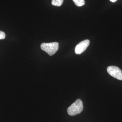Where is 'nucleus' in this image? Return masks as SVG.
Wrapping results in <instances>:
<instances>
[{
    "label": "nucleus",
    "instance_id": "obj_1",
    "mask_svg": "<svg viewBox=\"0 0 122 122\" xmlns=\"http://www.w3.org/2000/svg\"><path fill=\"white\" fill-rule=\"evenodd\" d=\"M83 109V102L80 99H77L67 109L68 114L74 116L81 113Z\"/></svg>",
    "mask_w": 122,
    "mask_h": 122
},
{
    "label": "nucleus",
    "instance_id": "obj_2",
    "mask_svg": "<svg viewBox=\"0 0 122 122\" xmlns=\"http://www.w3.org/2000/svg\"><path fill=\"white\" fill-rule=\"evenodd\" d=\"M41 48L47 52L49 55L52 56L56 53L59 48V44L57 42L43 43L40 45Z\"/></svg>",
    "mask_w": 122,
    "mask_h": 122
},
{
    "label": "nucleus",
    "instance_id": "obj_3",
    "mask_svg": "<svg viewBox=\"0 0 122 122\" xmlns=\"http://www.w3.org/2000/svg\"><path fill=\"white\" fill-rule=\"evenodd\" d=\"M107 71L111 76L119 80H122V71L117 66H109L107 68Z\"/></svg>",
    "mask_w": 122,
    "mask_h": 122
},
{
    "label": "nucleus",
    "instance_id": "obj_4",
    "mask_svg": "<svg viewBox=\"0 0 122 122\" xmlns=\"http://www.w3.org/2000/svg\"><path fill=\"white\" fill-rule=\"evenodd\" d=\"M90 43V41L88 39H86L81 41L76 46L75 52L76 54H81L87 49Z\"/></svg>",
    "mask_w": 122,
    "mask_h": 122
},
{
    "label": "nucleus",
    "instance_id": "obj_5",
    "mask_svg": "<svg viewBox=\"0 0 122 122\" xmlns=\"http://www.w3.org/2000/svg\"><path fill=\"white\" fill-rule=\"evenodd\" d=\"M64 0H52V4L56 6H60L62 4Z\"/></svg>",
    "mask_w": 122,
    "mask_h": 122
},
{
    "label": "nucleus",
    "instance_id": "obj_6",
    "mask_svg": "<svg viewBox=\"0 0 122 122\" xmlns=\"http://www.w3.org/2000/svg\"><path fill=\"white\" fill-rule=\"evenodd\" d=\"M72 0L73 1L75 4L79 7L82 6L85 4V2L84 0Z\"/></svg>",
    "mask_w": 122,
    "mask_h": 122
},
{
    "label": "nucleus",
    "instance_id": "obj_7",
    "mask_svg": "<svg viewBox=\"0 0 122 122\" xmlns=\"http://www.w3.org/2000/svg\"><path fill=\"white\" fill-rule=\"evenodd\" d=\"M5 38V34L3 31L0 30V39H4Z\"/></svg>",
    "mask_w": 122,
    "mask_h": 122
},
{
    "label": "nucleus",
    "instance_id": "obj_8",
    "mask_svg": "<svg viewBox=\"0 0 122 122\" xmlns=\"http://www.w3.org/2000/svg\"><path fill=\"white\" fill-rule=\"evenodd\" d=\"M117 0H110V1L111 2H116Z\"/></svg>",
    "mask_w": 122,
    "mask_h": 122
}]
</instances>
